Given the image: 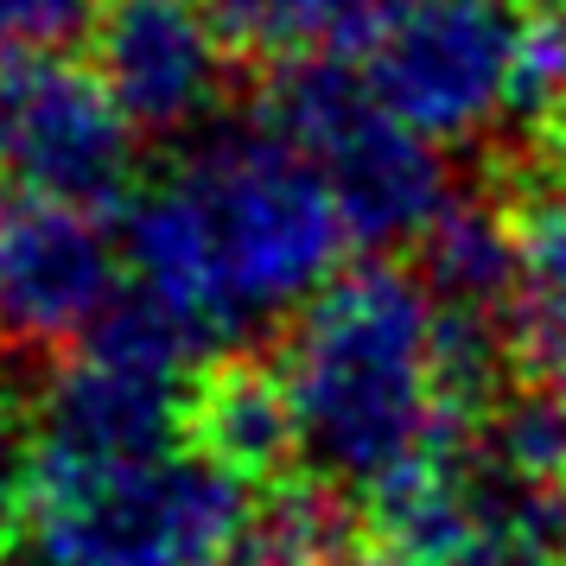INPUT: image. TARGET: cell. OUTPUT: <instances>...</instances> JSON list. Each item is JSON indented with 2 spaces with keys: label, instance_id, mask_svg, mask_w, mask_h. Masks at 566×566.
<instances>
[{
  "label": "cell",
  "instance_id": "6da1fadb",
  "mask_svg": "<svg viewBox=\"0 0 566 566\" xmlns=\"http://www.w3.org/2000/svg\"><path fill=\"white\" fill-rule=\"evenodd\" d=\"M350 223L325 172L274 122L191 134L185 159L128 205V281L191 344L242 350L344 274Z\"/></svg>",
  "mask_w": 566,
  "mask_h": 566
},
{
  "label": "cell",
  "instance_id": "7a4b0ae2",
  "mask_svg": "<svg viewBox=\"0 0 566 566\" xmlns=\"http://www.w3.org/2000/svg\"><path fill=\"white\" fill-rule=\"evenodd\" d=\"M496 325L459 318L408 268L337 274L281 337L293 459L337 496H382L484 408Z\"/></svg>",
  "mask_w": 566,
  "mask_h": 566
},
{
  "label": "cell",
  "instance_id": "3957f363",
  "mask_svg": "<svg viewBox=\"0 0 566 566\" xmlns=\"http://www.w3.org/2000/svg\"><path fill=\"white\" fill-rule=\"evenodd\" d=\"M261 484L185 433L140 459L27 464L32 566H230L249 554Z\"/></svg>",
  "mask_w": 566,
  "mask_h": 566
},
{
  "label": "cell",
  "instance_id": "277c9868",
  "mask_svg": "<svg viewBox=\"0 0 566 566\" xmlns=\"http://www.w3.org/2000/svg\"><path fill=\"white\" fill-rule=\"evenodd\" d=\"M268 122L325 172L363 249L420 242L459 205L452 159L433 134L401 122L344 52H300L268 90Z\"/></svg>",
  "mask_w": 566,
  "mask_h": 566
},
{
  "label": "cell",
  "instance_id": "5b68a950",
  "mask_svg": "<svg viewBox=\"0 0 566 566\" xmlns=\"http://www.w3.org/2000/svg\"><path fill=\"white\" fill-rule=\"evenodd\" d=\"M528 13L515 0H408L369 45L363 77L439 147L515 122V64Z\"/></svg>",
  "mask_w": 566,
  "mask_h": 566
},
{
  "label": "cell",
  "instance_id": "8992f818",
  "mask_svg": "<svg viewBox=\"0 0 566 566\" xmlns=\"http://www.w3.org/2000/svg\"><path fill=\"white\" fill-rule=\"evenodd\" d=\"M134 166L140 128L96 71L64 52L0 57V172L20 191L108 210L134 191Z\"/></svg>",
  "mask_w": 566,
  "mask_h": 566
},
{
  "label": "cell",
  "instance_id": "52a82bcc",
  "mask_svg": "<svg viewBox=\"0 0 566 566\" xmlns=\"http://www.w3.org/2000/svg\"><path fill=\"white\" fill-rule=\"evenodd\" d=\"M128 255L108 242L103 210L57 205L0 172V344H83L115 306Z\"/></svg>",
  "mask_w": 566,
  "mask_h": 566
},
{
  "label": "cell",
  "instance_id": "ba28073f",
  "mask_svg": "<svg viewBox=\"0 0 566 566\" xmlns=\"http://www.w3.org/2000/svg\"><path fill=\"white\" fill-rule=\"evenodd\" d=\"M96 77L140 134L185 140L230 96L235 27L217 0H108L96 20Z\"/></svg>",
  "mask_w": 566,
  "mask_h": 566
},
{
  "label": "cell",
  "instance_id": "9c48e42d",
  "mask_svg": "<svg viewBox=\"0 0 566 566\" xmlns=\"http://www.w3.org/2000/svg\"><path fill=\"white\" fill-rule=\"evenodd\" d=\"M515 274L503 306V344L528 382L566 395V159H547L510 217Z\"/></svg>",
  "mask_w": 566,
  "mask_h": 566
},
{
  "label": "cell",
  "instance_id": "30bf717a",
  "mask_svg": "<svg viewBox=\"0 0 566 566\" xmlns=\"http://www.w3.org/2000/svg\"><path fill=\"white\" fill-rule=\"evenodd\" d=\"M191 439L205 452H217L223 464L249 471L255 484L281 459H293V427H286V401L274 369L230 363L205 388H191Z\"/></svg>",
  "mask_w": 566,
  "mask_h": 566
},
{
  "label": "cell",
  "instance_id": "8fae6325",
  "mask_svg": "<svg viewBox=\"0 0 566 566\" xmlns=\"http://www.w3.org/2000/svg\"><path fill=\"white\" fill-rule=\"evenodd\" d=\"M515 128H566V20L528 13L522 64H515Z\"/></svg>",
  "mask_w": 566,
  "mask_h": 566
},
{
  "label": "cell",
  "instance_id": "7c38bea8",
  "mask_svg": "<svg viewBox=\"0 0 566 566\" xmlns=\"http://www.w3.org/2000/svg\"><path fill=\"white\" fill-rule=\"evenodd\" d=\"M108 0H0V57L71 52L96 32Z\"/></svg>",
  "mask_w": 566,
  "mask_h": 566
},
{
  "label": "cell",
  "instance_id": "4fadbf2b",
  "mask_svg": "<svg viewBox=\"0 0 566 566\" xmlns=\"http://www.w3.org/2000/svg\"><path fill=\"white\" fill-rule=\"evenodd\" d=\"M27 433L13 427V413L0 408V541L20 528V510H27Z\"/></svg>",
  "mask_w": 566,
  "mask_h": 566
},
{
  "label": "cell",
  "instance_id": "5bb4252c",
  "mask_svg": "<svg viewBox=\"0 0 566 566\" xmlns=\"http://www.w3.org/2000/svg\"><path fill=\"white\" fill-rule=\"evenodd\" d=\"M223 7V20L235 27V39H268V20H274V0H217Z\"/></svg>",
  "mask_w": 566,
  "mask_h": 566
},
{
  "label": "cell",
  "instance_id": "9a60e30c",
  "mask_svg": "<svg viewBox=\"0 0 566 566\" xmlns=\"http://www.w3.org/2000/svg\"><path fill=\"white\" fill-rule=\"evenodd\" d=\"M350 566H433V560H420V554L395 547V541H376V547H369V554H357Z\"/></svg>",
  "mask_w": 566,
  "mask_h": 566
},
{
  "label": "cell",
  "instance_id": "2e32d148",
  "mask_svg": "<svg viewBox=\"0 0 566 566\" xmlns=\"http://www.w3.org/2000/svg\"><path fill=\"white\" fill-rule=\"evenodd\" d=\"M535 7H541V13H560V20H566V0H535Z\"/></svg>",
  "mask_w": 566,
  "mask_h": 566
},
{
  "label": "cell",
  "instance_id": "e0dca14e",
  "mask_svg": "<svg viewBox=\"0 0 566 566\" xmlns=\"http://www.w3.org/2000/svg\"><path fill=\"white\" fill-rule=\"evenodd\" d=\"M242 566H268V560H242Z\"/></svg>",
  "mask_w": 566,
  "mask_h": 566
},
{
  "label": "cell",
  "instance_id": "ac0fdd59",
  "mask_svg": "<svg viewBox=\"0 0 566 566\" xmlns=\"http://www.w3.org/2000/svg\"><path fill=\"white\" fill-rule=\"evenodd\" d=\"M401 7H408V0H395V13H401Z\"/></svg>",
  "mask_w": 566,
  "mask_h": 566
},
{
  "label": "cell",
  "instance_id": "d6986e66",
  "mask_svg": "<svg viewBox=\"0 0 566 566\" xmlns=\"http://www.w3.org/2000/svg\"><path fill=\"white\" fill-rule=\"evenodd\" d=\"M560 547H566V541H560Z\"/></svg>",
  "mask_w": 566,
  "mask_h": 566
}]
</instances>
